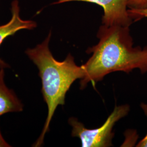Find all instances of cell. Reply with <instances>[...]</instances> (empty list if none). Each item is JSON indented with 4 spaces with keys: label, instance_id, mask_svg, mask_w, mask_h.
Listing matches in <instances>:
<instances>
[{
    "label": "cell",
    "instance_id": "obj_1",
    "mask_svg": "<svg viewBox=\"0 0 147 147\" xmlns=\"http://www.w3.org/2000/svg\"><path fill=\"white\" fill-rule=\"evenodd\" d=\"M129 27L100 26L96 36L99 42L87 49L86 52L92 56L81 65L84 75L80 81L81 89H84L89 82L101 81L112 72L129 73L135 69L143 74L147 72V46L133 47Z\"/></svg>",
    "mask_w": 147,
    "mask_h": 147
},
{
    "label": "cell",
    "instance_id": "obj_2",
    "mask_svg": "<svg viewBox=\"0 0 147 147\" xmlns=\"http://www.w3.org/2000/svg\"><path fill=\"white\" fill-rule=\"evenodd\" d=\"M51 37L50 32L42 43L25 52L38 69L42 96L47 106V117L41 134L33 146L35 147L42 146L56 109L59 105H64L66 94L71 86L76 80L82 79L84 75L82 67L76 64L70 53L63 61L54 58L49 48Z\"/></svg>",
    "mask_w": 147,
    "mask_h": 147
},
{
    "label": "cell",
    "instance_id": "obj_3",
    "mask_svg": "<svg viewBox=\"0 0 147 147\" xmlns=\"http://www.w3.org/2000/svg\"><path fill=\"white\" fill-rule=\"evenodd\" d=\"M130 110L127 105L116 106L104 124L96 129H89L76 118L69 119L72 126L71 136L79 137L82 147H108L112 146V141L115 135L113 126L116 123L126 116Z\"/></svg>",
    "mask_w": 147,
    "mask_h": 147
},
{
    "label": "cell",
    "instance_id": "obj_4",
    "mask_svg": "<svg viewBox=\"0 0 147 147\" xmlns=\"http://www.w3.org/2000/svg\"><path fill=\"white\" fill-rule=\"evenodd\" d=\"M69 2H84L101 7L104 11L102 24L106 26L130 27L134 22L128 13V0H56L53 4Z\"/></svg>",
    "mask_w": 147,
    "mask_h": 147
},
{
    "label": "cell",
    "instance_id": "obj_5",
    "mask_svg": "<svg viewBox=\"0 0 147 147\" xmlns=\"http://www.w3.org/2000/svg\"><path fill=\"white\" fill-rule=\"evenodd\" d=\"M11 18L10 21L0 26V46L6 38L14 35L22 30H32L37 26L35 21L24 20L20 16V7L18 0L11 3ZM9 67V65L0 58V69Z\"/></svg>",
    "mask_w": 147,
    "mask_h": 147
},
{
    "label": "cell",
    "instance_id": "obj_6",
    "mask_svg": "<svg viewBox=\"0 0 147 147\" xmlns=\"http://www.w3.org/2000/svg\"><path fill=\"white\" fill-rule=\"evenodd\" d=\"M23 107L14 92L5 85L4 69H0V116L9 112H21Z\"/></svg>",
    "mask_w": 147,
    "mask_h": 147
},
{
    "label": "cell",
    "instance_id": "obj_7",
    "mask_svg": "<svg viewBox=\"0 0 147 147\" xmlns=\"http://www.w3.org/2000/svg\"><path fill=\"white\" fill-rule=\"evenodd\" d=\"M128 13L134 22L138 21L147 17V7L142 9L129 8Z\"/></svg>",
    "mask_w": 147,
    "mask_h": 147
},
{
    "label": "cell",
    "instance_id": "obj_8",
    "mask_svg": "<svg viewBox=\"0 0 147 147\" xmlns=\"http://www.w3.org/2000/svg\"><path fill=\"white\" fill-rule=\"evenodd\" d=\"M128 8L142 9L147 7V0H128Z\"/></svg>",
    "mask_w": 147,
    "mask_h": 147
},
{
    "label": "cell",
    "instance_id": "obj_9",
    "mask_svg": "<svg viewBox=\"0 0 147 147\" xmlns=\"http://www.w3.org/2000/svg\"><path fill=\"white\" fill-rule=\"evenodd\" d=\"M141 107L142 109V110L144 111V114L147 117V105L144 103H142L141 104ZM136 147H147V134L142 140L139 142V143L137 144Z\"/></svg>",
    "mask_w": 147,
    "mask_h": 147
},
{
    "label": "cell",
    "instance_id": "obj_10",
    "mask_svg": "<svg viewBox=\"0 0 147 147\" xmlns=\"http://www.w3.org/2000/svg\"><path fill=\"white\" fill-rule=\"evenodd\" d=\"M11 147V146L5 140L0 131V147Z\"/></svg>",
    "mask_w": 147,
    "mask_h": 147
}]
</instances>
